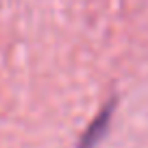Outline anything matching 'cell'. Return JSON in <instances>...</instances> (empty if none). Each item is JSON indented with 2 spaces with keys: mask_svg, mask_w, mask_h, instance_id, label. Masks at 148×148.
Wrapping results in <instances>:
<instances>
[{
  "mask_svg": "<svg viewBox=\"0 0 148 148\" xmlns=\"http://www.w3.org/2000/svg\"><path fill=\"white\" fill-rule=\"evenodd\" d=\"M116 105H118V98H111V100L107 102L105 107H102L100 113H98V116L94 118L92 122H89V126L85 129V133L79 137V144H76V148H96L98 144L102 142V137H105L107 131H109L111 116H113V109H116Z\"/></svg>",
  "mask_w": 148,
  "mask_h": 148,
  "instance_id": "1",
  "label": "cell"
}]
</instances>
